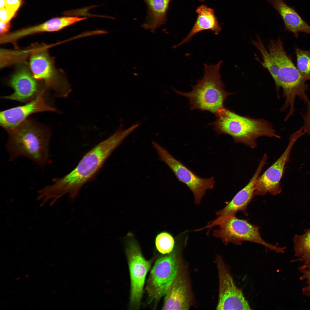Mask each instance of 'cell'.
Masks as SVG:
<instances>
[{"label":"cell","mask_w":310,"mask_h":310,"mask_svg":"<svg viewBox=\"0 0 310 310\" xmlns=\"http://www.w3.org/2000/svg\"><path fill=\"white\" fill-rule=\"evenodd\" d=\"M123 128L120 125L113 134L86 154L72 171L61 178L53 179L51 184L44 187L46 198L55 203L68 194L70 199L74 200L82 186L95 177L110 155L130 134L129 129Z\"/></svg>","instance_id":"obj_1"},{"label":"cell","mask_w":310,"mask_h":310,"mask_svg":"<svg viewBox=\"0 0 310 310\" xmlns=\"http://www.w3.org/2000/svg\"><path fill=\"white\" fill-rule=\"evenodd\" d=\"M7 131L8 138L5 146L9 161L24 157L42 168L49 163L51 133L46 127L27 119Z\"/></svg>","instance_id":"obj_2"},{"label":"cell","mask_w":310,"mask_h":310,"mask_svg":"<svg viewBox=\"0 0 310 310\" xmlns=\"http://www.w3.org/2000/svg\"><path fill=\"white\" fill-rule=\"evenodd\" d=\"M268 51L275 64L276 74L273 78L278 96L279 90L282 88L285 102L282 111L289 108L286 115L289 118L294 111V102L297 97L306 104L310 102L306 93L308 90L306 83L308 80L299 72L292 60L287 55L281 40L271 42L268 46Z\"/></svg>","instance_id":"obj_3"},{"label":"cell","mask_w":310,"mask_h":310,"mask_svg":"<svg viewBox=\"0 0 310 310\" xmlns=\"http://www.w3.org/2000/svg\"><path fill=\"white\" fill-rule=\"evenodd\" d=\"M215 121L209 125L218 135L231 136L235 143L243 144L253 149L257 146L256 140L265 136L280 138L272 124L262 119H255L238 115L225 107L215 115Z\"/></svg>","instance_id":"obj_4"},{"label":"cell","mask_w":310,"mask_h":310,"mask_svg":"<svg viewBox=\"0 0 310 310\" xmlns=\"http://www.w3.org/2000/svg\"><path fill=\"white\" fill-rule=\"evenodd\" d=\"M222 63L220 61L215 65L204 64V76L195 85L192 86L191 92H183L172 88L177 94L189 99L191 110L198 109L215 115L225 107L224 102L226 97L232 93L224 89L219 72Z\"/></svg>","instance_id":"obj_5"},{"label":"cell","mask_w":310,"mask_h":310,"mask_svg":"<svg viewBox=\"0 0 310 310\" xmlns=\"http://www.w3.org/2000/svg\"><path fill=\"white\" fill-rule=\"evenodd\" d=\"M216 226H218L219 227L213 230V236L220 239L225 243L239 245L243 241H247L260 244L277 253L284 251V247H277L263 240L259 233V226L247 220L239 219L235 215L219 216L202 229L211 228Z\"/></svg>","instance_id":"obj_6"},{"label":"cell","mask_w":310,"mask_h":310,"mask_svg":"<svg viewBox=\"0 0 310 310\" xmlns=\"http://www.w3.org/2000/svg\"><path fill=\"white\" fill-rule=\"evenodd\" d=\"M29 63L35 79L52 90L55 96L67 97L72 91L71 85L64 73L56 68L46 49L40 48L32 51Z\"/></svg>","instance_id":"obj_7"},{"label":"cell","mask_w":310,"mask_h":310,"mask_svg":"<svg viewBox=\"0 0 310 310\" xmlns=\"http://www.w3.org/2000/svg\"><path fill=\"white\" fill-rule=\"evenodd\" d=\"M152 144L160 160L169 167L179 181L190 189L194 195L195 203L199 204L206 191L214 188V177L206 179L199 177L157 142L153 141Z\"/></svg>","instance_id":"obj_8"},{"label":"cell","mask_w":310,"mask_h":310,"mask_svg":"<svg viewBox=\"0 0 310 310\" xmlns=\"http://www.w3.org/2000/svg\"><path fill=\"white\" fill-rule=\"evenodd\" d=\"M178 269L175 252L159 258L156 262L146 287L150 302L158 301L165 295L178 274Z\"/></svg>","instance_id":"obj_9"},{"label":"cell","mask_w":310,"mask_h":310,"mask_svg":"<svg viewBox=\"0 0 310 310\" xmlns=\"http://www.w3.org/2000/svg\"><path fill=\"white\" fill-rule=\"evenodd\" d=\"M305 134L303 128L292 134L288 145L280 157L261 175L257 179L255 185V195L278 194L282 191L280 181L284 172L285 166L290 160V154L294 144L297 140Z\"/></svg>","instance_id":"obj_10"},{"label":"cell","mask_w":310,"mask_h":310,"mask_svg":"<svg viewBox=\"0 0 310 310\" xmlns=\"http://www.w3.org/2000/svg\"><path fill=\"white\" fill-rule=\"evenodd\" d=\"M126 253L128 263L131 280L130 303L133 307L140 305L146 274L151 262L146 259L135 240L130 237Z\"/></svg>","instance_id":"obj_11"},{"label":"cell","mask_w":310,"mask_h":310,"mask_svg":"<svg viewBox=\"0 0 310 310\" xmlns=\"http://www.w3.org/2000/svg\"><path fill=\"white\" fill-rule=\"evenodd\" d=\"M219 279L217 310H250L242 290L236 285L227 267L220 258L217 261Z\"/></svg>","instance_id":"obj_12"},{"label":"cell","mask_w":310,"mask_h":310,"mask_svg":"<svg viewBox=\"0 0 310 310\" xmlns=\"http://www.w3.org/2000/svg\"><path fill=\"white\" fill-rule=\"evenodd\" d=\"M40 83L34 77L29 67L24 63H19L8 82V85L13 89L14 92L2 98L28 102L36 98L45 89L41 88Z\"/></svg>","instance_id":"obj_13"},{"label":"cell","mask_w":310,"mask_h":310,"mask_svg":"<svg viewBox=\"0 0 310 310\" xmlns=\"http://www.w3.org/2000/svg\"><path fill=\"white\" fill-rule=\"evenodd\" d=\"M45 90L33 100L23 105L19 106L0 112L1 126L7 131L17 126L28 119L31 114L43 111H58L50 105L45 99Z\"/></svg>","instance_id":"obj_14"},{"label":"cell","mask_w":310,"mask_h":310,"mask_svg":"<svg viewBox=\"0 0 310 310\" xmlns=\"http://www.w3.org/2000/svg\"><path fill=\"white\" fill-rule=\"evenodd\" d=\"M268 157L265 154L255 173L249 183L239 191L232 199L222 209L216 212V216H222L226 215H235L238 212H242L247 215V207L255 195V185L256 180L259 175L264 167L266 164Z\"/></svg>","instance_id":"obj_15"},{"label":"cell","mask_w":310,"mask_h":310,"mask_svg":"<svg viewBox=\"0 0 310 310\" xmlns=\"http://www.w3.org/2000/svg\"><path fill=\"white\" fill-rule=\"evenodd\" d=\"M86 18L72 16L53 18L38 25L9 32L7 35V39L9 42L14 43L19 39L27 36L40 33L60 30Z\"/></svg>","instance_id":"obj_16"},{"label":"cell","mask_w":310,"mask_h":310,"mask_svg":"<svg viewBox=\"0 0 310 310\" xmlns=\"http://www.w3.org/2000/svg\"><path fill=\"white\" fill-rule=\"evenodd\" d=\"M281 16L285 29L291 32L296 37L299 32L310 34V26L302 18L293 7L288 5L284 0H268Z\"/></svg>","instance_id":"obj_17"},{"label":"cell","mask_w":310,"mask_h":310,"mask_svg":"<svg viewBox=\"0 0 310 310\" xmlns=\"http://www.w3.org/2000/svg\"><path fill=\"white\" fill-rule=\"evenodd\" d=\"M190 306V298L186 280L178 274L167 292L162 309L186 310Z\"/></svg>","instance_id":"obj_18"},{"label":"cell","mask_w":310,"mask_h":310,"mask_svg":"<svg viewBox=\"0 0 310 310\" xmlns=\"http://www.w3.org/2000/svg\"><path fill=\"white\" fill-rule=\"evenodd\" d=\"M196 12L197 17L191 31L187 35L179 44L173 46L175 48L189 42L196 34L205 30H210L216 35H218L221 30L214 10L205 5L198 7Z\"/></svg>","instance_id":"obj_19"},{"label":"cell","mask_w":310,"mask_h":310,"mask_svg":"<svg viewBox=\"0 0 310 310\" xmlns=\"http://www.w3.org/2000/svg\"><path fill=\"white\" fill-rule=\"evenodd\" d=\"M151 11L152 18L150 23L144 25V28L152 32L165 22L166 15L170 0H145Z\"/></svg>","instance_id":"obj_20"},{"label":"cell","mask_w":310,"mask_h":310,"mask_svg":"<svg viewBox=\"0 0 310 310\" xmlns=\"http://www.w3.org/2000/svg\"><path fill=\"white\" fill-rule=\"evenodd\" d=\"M293 243L294 255L297 257L294 261L303 262V265L310 264V228L302 235H296Z\"/></svg>","instance_id":"obj_21"},{"label":"cell","mask_w":310,"mask_h":310,"mask_svg":"<svg viewBox=\"0 0 310 310\" xmlns=\"http://www.w3.org/2000/svg\"><path fill=\"white\" fill-rule=\"evenodd\" d=\"M295 51L297 69L308 80H310V49L304 50L296 47Z\"/></svg>","instance_id":"obj_22"},{"label":"cell","mask_w":310,"mask_h":310,"mask_svg":"<svg viewBox=\"0 0 310 310\" xmlns=\"http://www.w3.org/2000/svg\"><path fill=\"white\" fill-rule=\"evenodd\" d=\"M157 250L161 253H170L174 246L175 241L173 237L166 232H162L156 236L155 241Z\"/></svg>","instance_id":"obj_23"},{"label":"cell","mask_w":310,"mask_h":310,"mask_svg":"<svg viewBox=\"0 0 310 310\" xmlns=\"http://www.w3.org/2000/svg\"><path fill=\"white\" fill-rule=\"evenodd\" d=\"M299 269L301 273L300 280H305L307 284V285L302 289V293L306 296H310V264L303 265L299 267Z\"/></svg>","instance_id":"obj_24"},{"label":"cell","mask_w":310,"mask_h":310,"mask_svg":"<svg viewBox=\"0 0 310 310\" xmlns=\"http://www.w3.org/2000/svg\"><path fill=\"white\" fill-rule=\"evenodd\" d=\"M16 12L4 7L0 9V21L3 22H10Z\"/></svg>","instance_id":"obj_25"},{"label":"cell","mask_w":310,"mask_h":310,"mask_svg":"<svg viewBox=\"0 0 310 310\" xmlns=\"http://www.w3.org/2000/svg\"><path fill=\"white\" fill-rule=\"evenodd\" d=\"M307 109L305 114L303 115L304 126L306 133L310 134V102L307 104Z\"/></svg>","instance_id":"obj_26"},{"label":"cell","mask_w":310,"mask_h":310,"mask_svg":"<svg viewBox=\"0 0 310 310\" xmlns=\"http://www.w3.org/2000/svg\"><path fill=\"white\" fill-rule=\"evenodd\" d=\"M23 0H7L4 7L17 12Z\"/></svg>","instance_id":"obj_27"},{"label":"cell","mask_w":310,"mask_h":310,"mask_svg":"<svg viewBox=\"0 0 310 310\" xmlns=\"http://www.w3.org/2000/svg\"><path fill=\"white\" fill-rule=\"evenodd\" d=\"M11 26L10 22H0V36H3L8 32Z\"/></svg>","instance_id":"obj_28"},{"label":"cell","mask_w":310,"mask_h":310,"mask_svg":"<svg viewBox=\"0 0 310 310\" xmlns=\"http://www.w3.org/2000/svg\"><path fill=\"white\" fill-rule=\"evenodd\" d=\"M7 0H0V9L4 7Z\"/></svg>","instance_id":"obj_29"},{"label":"cell","mask_w":310,"mask_h":310,"mask_svg":"<svg viewBox=\"0 0 310 310\" xmlns=\"http://www.w3.org/2000/svg\"><path fill=\"white\" fill-rule=\"evenodd\" d=\"M29 276V274H27V275H26L25 276V277L26 278H27V277H28Z\"/></svg>","instance_id":"obj_30"},{"label":"cell","mask_w":310,"mask_h":310,"mask_svg":"<svg viewBox=\"0 0 310 310\" xmlns=\"http://www.w3.org/2000/svg\"><path fill=\"white\" fill-rule=\"evenodd\" d=\"M20 278H21V277H18V278H17L16 279H15V280H18V279H20Z\"/></svg>","instance_id":"obj_31"},{"label":"cell","mask_w":310,"mask_h":310,"mask_svg":"<svg viewBox=\"0 0 310 310\" xmlns=\"http://www.w3.org/2000/svg\"><path fill=\"white\" fill-rule=\"evenodd\" d=\"M200 0V1H204V0Z\"/></svg>","instance_id":"obj_32"}]
</instances>
